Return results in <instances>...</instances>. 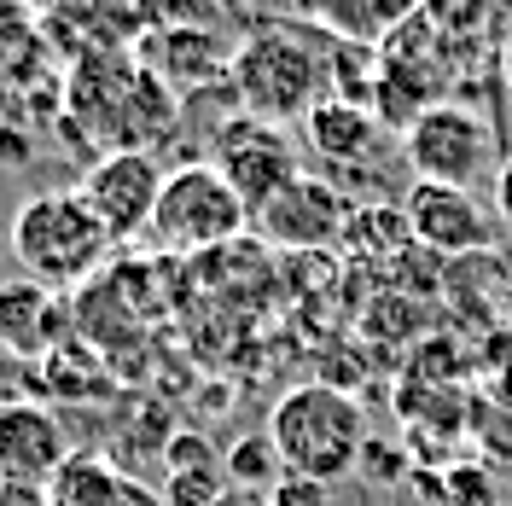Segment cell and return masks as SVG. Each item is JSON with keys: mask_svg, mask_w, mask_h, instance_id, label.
<instances>
[{"mask_svg": "<svg viewBox=\"0 0 512 506\" xmlns=\"http://www.w3.org/2000/svg\"><path fill=\"white\" fill-rule=\"evenodd\" d=\"M12 256L30 280L53 285V291H82L99 280V268L111 262L117 239L105 233L94 216V204L82 198V187H53L30 192L12 210Z\"/></svg>", "mask_w": 512, "mask_h": 506, "instance_id": "cell-1", "label": "cell"}, {"mask_svg": "<svg viewBox=\"0 0 512 506\" xmlns=\"http://www.w3.org/2000/svg\"><path fill=\"white\" fill-rule=\"evenodd\" d=\"M268 437L280 448L286 472L315 477V483H344L361 472L367 454V408L338 384H291L268 413Z\"/></svg>", "mask_w": 512, "mask_h": 506, "instance_id": "cell-2", "label": "cell"}, {"mask_svg": "<svg viewBox=\"0 0 512 506\" xmlns=\"http://www.w3.org/2000/svg\"><path fill=\"white\" fill-rule=\"evenodd\" d=\"M227 82L245 105V117L262 123H303L320 99H332V70L309 35L286 30V24H262L251 30L233 59H227Z\"/></svg>", "mask_w": 512, "mask_h": 506, "instance_id": "cell-3", "label": "cell"}, {"mask_svg": "<svg viewBox=\"0 0 512 506\" xmlns=\"http://www.w3.org/2000/svg\"><path fill=\"white\" fill-rule=\"evenodd\" d=\"M402 163L414 169V181H437V187H466L478 192V181L501 175V134L466 99H437L425 105L414 123L402 128Z\"/></svg>", "mask_w": 512, "mask_h": 506, "instance_id": "cell-4", "label": "cell"}, {"mask_svg": "<svg viewBox=\"0 0 512 506\" xmlns=\"http://www.w3.org/2000/svg\"><path fill=\"white\" fill-rule=\"evenodd\" d=\"M251 227V204L227 187V175L216 163H181L163 175V198L152 233L169 256H204L239 245V233Z\"/></svg>", "mask_w": 512, "mask_h": 506, "instance_id": "cell-5", "label": "cell"}, {"mask_svg": "<svg viewBox=\"0 0 512 506\" xmlns=\"http://www.w3.org/2000/svg\"><path fill=\"white\" fill-rule=\"evenodd\" d=\"M210 158H216V169L227 175V187L251 204V222H256V210H262L268 198H280V192L303 175L297 146H291L286 128L262 123V117H245V111H239V117H227V123L216 128Z\"/></svg>", "mask_w": 512, "mask_h": 506, "instance_id": "cell-6", "label": "cell"}, {"mask_svg": "<svg viewBox=\"0 0 512 506\" xmlns=\"http://www.w3.org/2000/svg\"><path fill=\"white\" fill-rule=\"evenodd\" d=\"M82 198L94 204V216L105 222V233L117 245L146 239L163 198V169L146 146L140 152H99L88 163V175H82Z\"/></svg>", "mask_w": 512, "mask_h": 506, "instance_id": "cell-7", "label": "cell"}, {"mask_svg": "<svg viewBox=\"0 0 512 506\" xmlns=\"http://www.w3.org/2000/svg\"><path fill=\"white\" fill-rule=\"evenodd\" d=\"M402 222H408V239L431 256H483L495 245V216L466 187L414 181L402 192Z\"/></svg>", "mask_w": 512, "mask_h": 506, "instance_id": "cell-8", "label": "cell"}, {"mask_svg": "<svg viewBox=\"0 0 512 506\" xmlns=\"http://www.w3.org/2000/svg\"><path fill=\"white\" fill-rule=\"evenodd\" d=\"M350 222H355L350 198L332 187L326 175H297L280 198H268L256 210L262 239L280 245V251H326V245L350 239Z\"/></svg>", "mask_w": 512, "mask_h": 506, "instance_id": "cell-9", "label": "cell"}, {"mask_svg": "<svg viewBox=\"0 0 512 506\" xmlns=\"http://www.w3.org/2000/svg\"><path fill=\"white\" fill-rule=\"evenodd\" d=\"M70 466L64 425L41 402H0V483H53Z\"/></svg>", "mask_w": 512, "mask_h": 506, "instance_id": "cell-10", "label": "cell"}, {"mask_svg": "<svg viewBox=\"0 0 512 506\" xmlns=\"http://www.w3.org/2000/svg\"><path fill=\"white\" fill-rule=\"evenodd\" d=\"M64 291L53 285L30 280V274H18V280H0V349L12 355V361H47L64 338Z\"/></svg>", "mask_w": 512, "mask_h": 506, "instance_id": "cell-11", "label": "cell"}, {"mask_svg": "<svg viewBox=\"0 0 512 506\" xmlns=\"http://www.w3.org/2000/svg\"><path fill=\"white\" fill-rule=\"evenodd\" d=\"M379 111H367L361 99L350 94H332L320 99L315 111L303 117V140H309V152L326 163H344V169H355V163H367L373 152H379Z\"/></svg>", "mask_w": 512, "mask_h": 506, "instance_id": "cell-12", "label": "cell"}, {"mask_svg": "<svg viewBox=\"0 0 512 506\" xmlns=\"http://www.w3.org/2000/svg\"><path fill=\"white\" fill-rule=\"evenodd\" d=\"M303 12L315 18L320 30H332L338 41H355V47H379L396 30H408L425 0H303Z\"/></svg>", "mask_w": 512, "mask_h": 506, "instance_id": "cell-13", "label": "cell"}, {"mask_svg": "<svg viewBox=\"0 0 512 506\" xmlns=\"http://www.w3.org/2000/svg\"><path fill=\"white\" fill-rule=\"evenodd\" d=\"M227 495V472L204 443H175L169 448V483H163V506H216Z\"/></svg>", "mask_w": 512, "mask_h": 506, "instance_id": "cell-14", "label": "cell"}, {"mask_svg": "<svg viewBox=\"0 0 512 506\" xmlns=\"http://www.w3.org/2000/svg\"><path fill=\"white\" fill-rule=\"evenodd\" d=\"M222 472H227V489L268 495V489L286 477V460H280V448H274L268 431H256V437H239V443L222 454Z\"/></svg>", "mask_w": 512, "mask_h": 506, "instance_id": "cell-15", "label": "cell"}, {"mask_svg": "<svg viewBox=\"0 0 512 506\" xmlns=\"http://www.w3.org/2000/svg\"><path fill=\"white\" fill-rule=\"evenodd\" d=\"M443 483L448 489H437V501L443 506H495V483H489L483 466H454Z\"/></svg>", "mask_w": 512, "mask_h": 506, "instance_id": "cell-16", "label": "cell"}, {"mask_svg": "<svg viewBox=\"0 0 512 506\" xmlns=\"http://www.w3.org/2000/svg\"><path fill=\"white\" fill-rule=\"evenodd\" d=\"M268 506H332V483H315V477L286 472L274 489H268Z\"/></svg>", "mask_w": 512, "mask_h": 506, "instance_id": "cell-17", "label": "cell"}, {"mask_svg": "<svg viewBox=\"0 0 512 506\" xmlns=\"http://www.w3.org/2000/svg\"><path fill=\"white\" fill-rule=\"evenodd\" d=\"M0 506H53L47 483H0Z\"/></svg>", "mask_w": 512, "mask_h": 506, "instance_id": "cell-18", "label": "cell"}, {"mask_svg": "<svg viewBox=\"0 0 512 506\" xmlns=\"http://www.w3.org/2000/svg\"><path fill=\"white\" fill-rule=\"evenodd\" d=\"M495 216H501V227L512 233V152H507V163H501V175H495Z\"/></svg>", "mask_w": 512, "mask_h": 506, "instance_id": "cell-19", "label": "cell"}, {"mask_svg": "<svg viewBox=\"0 0 512 506\" xmlns=\"http://www.w3.org/2000/svg\"><path fill=\"white\" fill-rule=\"evenodd\" d=\"M216 506H268V495H251V489H227Z\"/></svg>", "mask_w": 512, "mask_h": 506, "instance_id": "cell-20", "label": "cell"}, {"mask_svg": "<svg viewBox=\"0 0 512 506\" xmlns=\"http://www.w3.org/2000/svg\"><path fill=\"white\" fill-rule=\"evenodd\" d=\"M495 402L512 413V355H507V367H501V379H495Z\"/></svg>", "mask_w": 512, "mask_h": 506, "instance_id": "cell-21", "label": "cell"}]
</instances>
